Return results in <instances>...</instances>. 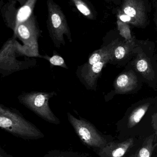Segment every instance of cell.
<instances>
[{"mask_svg":"<svg viewBox=\"0 0 157 157\" xmlns=\"http://www.w3.org/2000/svg\"><path fill=\"white\" fill-rule=\"evenodd\" d=\"M0 127L14 136L25 140L44 138V135L34 124L25 119L16 109L0 105Z\"/></svg>","mask_w":157,"mask_h":157,"instance_id":"1","label":"cell"},{"mask_svg":"<svg viewBox=\"0 0 157 157\" xmlns=\"http://www.w3.org/2000/svg\"><path fill=\"white\" fill-rule=\"evenodd\" d=\"M16 38L13 37L5 42L0 51V74L4 77L17 72L32 68L37 64L35 59L19 61L15 45Z\"/></svg>","mask_w":157,"mask_h":157,"instance_id":"5","label":"cell"},{"mask_svg":"<svg viewBox=\"0 0 157 157\" xmlns=\"http://www.w3.org/2000/svg\"><path fill=\"white\" fill-rule=\"evenodd\" d=\"M155 157H157V154L155 156Z\"/></svg>","mask_w":157,"mask_h":157,"instance_id":"24","label":"cell"},{"mask_svg":"<svg viewBox=\"0 0 157 157\" xmlns=\"http://www.w3.org/2000/svg\"><path fill=\"white\" fill-rule=\"evenodd\" d=\"M17 1H18V2L20 3V4L23 5H24V4L26 2L27 0H17Z\"/></svg>","mask_w":157,"mask_h":157,"instance_id":"23","label":"cell"},{"mask_svg":"<svg viewBox=\"0 0 157 157\" xmlns=\"http://www.w3.org/2000/svg\"><path fill=\"white\" fill-rule=\"evenodd\" d=\"M112 54V52L89 67H84L82 65L77 66L76 73L77 76L87 90H96L98 79L105 65L111 61Z\"/></svg>","mask_w":157,"mask_h":157,"instance_id":"7","label":"cell"},{"mask_svg":"<svg viewBox=\"0 0 157 157\" xmlns=\"http://www.w3.org/2000/svg\"><path fill=\"white\" fill-rule=\"evenodd\" d=\"M15 45L17 52L20 56L39 58L40 57L41 55L39 52L38 44L22 45L16 39Z\"/></svg>","mask_w":157,"mask_h":157,"instance_id":"16","label":"cell"},{"mask_svg":"<svg viewBox=\"0 0 157 157\" xmlns=\"http://www.w3.org/2000/svg\"><path fill=\"white\" fill-rule=\"evenodd\" d=\"M48 19L47 28L54 47L60 48L65 46L64 36L69 42L73 41L72 34L64 13L61 7L53 0H47Z\"/></svg>","mask_w":157,"mask_h":157,"instance_id":"4","label":"cell"},{"mask_svg":"<svg viewBox=\"0 0 157 157\" xmlns=\"http://www.w3.org/2000/svg\"><path fill=\"white\" fill-rule=\"evenodd\" d=\"M13 37L19 39L24 45L38 44V40L41 31L40 29L36 17L32 15L27 20L18 25L14 32Z\"/></svg>","mask_w":157,"mask_h":157,"instance_id":"9","label":"cell"},{"mask_svg":"<svg viewBox=\"0 0 157 157\" xmlns=\"http://www.w3.org/2000/svg\"><path fill=\"white\" fill-rule=\"evenodd\" d=\"M42 157H89L84 153L75 152L72 151L55 150L49 151L46 155Z\"/></svg>","mask_w":157,"mask_h":157,"instance_id":"17","label":"cell"},{"mask_svg":"<svg viewBox=\"0 0 157 157\" xmlns=\"http://www.w3.org/2000/svg\"><path fill=\"white\" fill-rule=\"evenodd\" d=\"M77 10L88 19H93L94 14L91 8L84 0H71Z\"/></svg>","mask_w":157,"mask_h":157,"instance_id":"19","label":"cell"},{"mask_svg":"<svg viewBox=\"0 0 157 157\" xmlns=\"http://www.w3.org/2000/svg\"><path fill=\"white\" fill-rule=\"evenodd\" d=\"M136 41L133 37L131 40L119 41L112 52V61L123 60L132 55L133 51L136 46Z\"/></svg>","mask_w":157,"mask_h":157,"instance_id":"14","label":"cell"},{"mask_svg":"<svg viewBox=\"0 0 157 157\" xmlns=\"http://www.w3.org/2000/svg\"><path fill=\"white\" fill-rule=\"evenodd\" d=\"M132 54L135 55L133 61V66L135 71L145 79L152 82L155 78V74L150 58L137 44Z\"/></svg>","mask_w":157,"mask_h":157,"instance_id":"10","label":"cell"},{"mask_svg":"<svg viewBox=\"0 0 157 157\" xmlns=\"http://www.w3.org/2000/svg\"><path fill=\"white\" fill-rule=\"evenodd\" d=\"M151 118V126L153 132L155 134L157 138V112L152 114Z\"/></svg>","mask_w":157,"mask_h":157,"instance_id":"21","label":"cell"},{"mask_svg":"<svg viewBox=\"0 0 157 157\" xmlns=\"http://www.w3.org/2000/svg\"><path fill=\"white\" fill-rule=\"evenodd\" d=\"M118 29L120 34L126 40H131L133 37L132 36L131 29L128 23H125L118 19L117 20Z\"/></svg>","mask_w":157,"mask_h":157,"instance_id":"20","label":"cell"},{"mask_svg":"<svg viewBox=\"0 0 157 157\" xmlns=\"http://www.w3.org/2000/svg\"><path fill=\"white\" fill-rule=\"evenodd\" d=\"M39 58L44 59L49 62L51 66H59L65 69H68L67 65L65 63L63 58L59 55L57 52L54 51L52 56H49L47 54L45 55H41Z\"/></svg>","mask_w":157,"mask_h":157,"instance_id":"18","label":"cell"},{"mask_svg":"<svg viewBox=\"0 0 157 157\" xmlns=\"http://www.w3.org/2000/svg\"><path fill=\"white\" fill-rule=\"evenodd\" d=\"M144 138L114 139L95 153L99 157H134Z\"/></svg>","mask_w":157,"mask_h":157,"instance_id":"6","label":"cell"},{"mask_svg":"<svg viewBox=\"0 0 157 157\" xmlns=\"http://www.w3.org/2000/svg\"><path fill=\"white\" fill-rule=\"evenodd\" d=\"M67 119L82 144L96 153L115 139L112 136L99 131L89 121L81 116L76 118L69 112Z\"/></svg>","mask_w":157,"mask_h":157,"instance_id":"2","label":"cell"},{"mask_svg":"<svg viewBox=\"0 0 157 157\" xmlns=\"http://www.w3.org/2000/svg\"><path fill=\"white\" fill-rule=\"evenodd\" d=\"M57 95V92L54 91L23 92L18 95V99L22 105L42 120L58 125L61 124V121L53 112L49 105V100Z\"/></svg>","mask_w":157,"mask_h":157,"instance_id":"3","label":"cell"},{"mask_svg":"<svg viewBox=\"0 0 157 157\" xmlns=\"http://www.w3.org/2000/svg\"><path fill=\"white\" fill-rule=\"evenodd\" d=\"M157 154V138L154 132L145 136L134 157H155Z\"/></svg>","mask_w":157,"mask_h":157,"instance_id":"13","label":"cell"},{"mask_svg":"<svg viewBox=\"0 0 157 157\" xmlns=\"http://www.w3.org/2000/svg\"><path fill=\"white\" fill-rule=\"evenodd\" d=\"M145 8L141 0H124L118 19L136 26H141L146 21Z\"/></svg>","mask_w":157,"mask_h":157,"instance_id":"8","label":"cell"},{"mask_svg":"<svg viewBox=\"0 0 157 157\" xmlns=\"http://www.w3.org/2000/svg\"><path fill=\"white\" fill-rule=\"evenodd\" d=\"M138 78L132 71L120 75L115 80L114 88L116 94L130 93L138 86Z\"/></svg>","mask_w":157,"mask_h":157,"instance_id":"12","label":"cell"},{"mask_svg":"<svg viewBox=\"0 0 157 157\" xmlns=\"http://www.w3.org/2000/svg\"><path fill=\"white\" fill-rule=\"evenodd\" d=\"M0 157H14L5 152L2 147L0 148Z\"/></svg>","mask_w":157,"mask_h":157,"instance_id":"22","label":"cell"},{"mask_svg":"<svg viewBox=\"0 0 157 157\" xmlns=\"http://www.w3.org/2000/svg\"><path fill=\"white\" fill-rule=\"evenodd\" d=\"M119 41V40H115L112 41L109 44L103 46L99 49L94 51L89 56L87 61L84 64H82V66L84 67H89L101 60L106 56H108L112 52L115 46Z\"/></svg>","mask_w":157,"mask_h":157,"instance_id":"15","label":"cell"},{"mask_svg":"<svg viewBox=\"0 0 157 157\" xmlns=\"http://www.w3.org/2000/svg\"><path fill=\"white\" fill-rule=\"evenodd\" d=\"M37 0H27L18 9H12L10 7L9 9L15 11V13L6 15L7 25L14 31L16 29L18 25L27 20L33 15V10Z\"/></svg>","mask_w":157,"mask_h":157,"instance_id":"11","label":"cell"}]
</instances>
